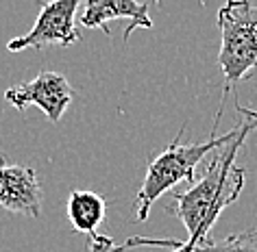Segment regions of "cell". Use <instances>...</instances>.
Segmentation results:
<instances>
[{"instance_id":"cell-7","label":"cell","mask_w":257,"mask_h":252,"mask_svg":"<svg viewBox=\"0 0 257 252\" xmlns=\"http://www.w3.org/2000/svg\"><path fill=\"white\" fill-rule=\"evenodd\" d=\"M149 9H151L149 3H133V0H89L85 9H83L79 22L87 29H102L105 35H111V29H109L107 22L128 18L131 24L124 31V42H128V37L136 29L140 27L153 29Z\"/></svg>"},{"instance_id":"cell-4","label":"cell","mask_w":257,"mask_h":252,"mask_svg":"<svg viewBox=\"0 0 257 252\" xmlns=\"http://www.w3.org/2000/svg\"><path fill=\"white\" fill-rule=\"evenodd\" d=\"M76 11L79 0H55V3H40V14L35 18V27L7 44L9 53H20L27 48L44 50L50 46L68 48L81 40L76 29Z\"/></svg>"},{"instance_id":"cell-8","label":"cell","mask_w":257,"mask_h":252,"mask_svg":"<svg viewBox=\"0 0 257 252\" xmlns=\"http://www.w3.org/2000/svg\"><path fill=\"white\" fill-rule=\"evenodd\" d=\"M105 198L96 191H83L74 189L68 198V219L76 232H85L92 237L105 219Z\"/></svg>"},{"instance_id":"cell-10","label":"cell","mask_w":257,"mask_h":252,"mask_svg":"<svg viewBox=\"0 0 257 252\" xmlns=\"http://www.w3.org/2000/svg\"><path fill=\"white\" fill-rule=\"evenodd\" d=\"M196 252H257V230L235 232L222 239H207L196 248Z\"/></svg>"},{"instance_id":"cell-1","label":"cell","mask_w":257,"mask_h":252,"mask_svg":"<svg viewBox=\"0 0 257 252\" xmlns=\"http://www.w3.org/2000/svg\"><path fill=\"white\" fill-rule=\"evenodd\" d=\"M235 109L237 122L233 139L218 148L203 176L196 178L185 191L172 193V202L168 204V213L181 219L188 230V241L194 245L207 241L218 215L240 198L246 183V170L235 163V157L248 133L257 131V111L242 107L240 102H235Z\"/></svg>"},{"instance_id":"cell-11","label":"cell","mask_w":257,"mask_h":252,"mask_svg":"<svg viewBox=\"0 0 257 252\" xmlns=\"http://www.w3.org/2000/svg\"><path fill=\"white\" fill-rule=\"evenodd\" d=\"M198 245H194L192 241H183L181 245H177V248H172L170 252H196Z\"/></svg>"},{"instance_id":"cell-3","label":"cell","mask_w":257,"mask_h":252,"mask_svg":"<svg viewBox=\"0 0 257 252\" xmlns=\"http://www.w3.org/2000/svg\"><path fill=\"white\" fill-rule=\"evenodd\" d=\"M216 22L220 29L218 63L224 74V102L231 89L257 68V7L246 0H229L218 9Z\"/></svg>"},{"instance_id":"cell-5","label":"cell","mask_w":257,"mask_h":252,"mask_svg":"<svg viewBox=\"0 0 257 252\" xmlns=\"http://www.w3.org/2000/svg\"><path fill=\"white\" fill-rule=\"evenodd\" d=\"M72 87H70L68 79L59 72H40L33 81L14 85L5 92V100L18 111H24L29 107H40L46 118L57 124L63 113L68 111L70 102H72Z\"/></svg>"},{"instance_id":"cell-6","label":"cell","mask_w":257,"mask_h":252,"mask_svg":"<svg viewBox=\"0 0 257 252\" xmlns=\"http://www.w3.org/2000/svg\"><path fill=\"white\" fill-rule=\"evenodd\" d=\"M42 183L33 167L0 165V206L29 217L42 215Z\"/></svg>"},{"instance_id":"cell-2","label":"cell","mask_w":257,"mask_h":252,"mask_svg":"<svg viewBox=\"0 0 257 252\" xmlns=\"http://www.w3.org/2000/svg\"><path fill=\"white\" fill-rule=\"evenodd\" d=\"M222 118V111H218L216 122H214V131H211L209 141H203V144H181L183 137V128L179 131L177 139L166 148L164 152L155 154L149 161V167H146L144 180L138 189V198H136V217L138 222H144L151 213V206L157 202V198H162L164 193H168L172 187L188 180L192 185L196 180V165L207 157L209 152H216L218 148H222L224 144H229L235 135V126L231 128L229 133L218 135V122Z\"/></svg>"},{"instance_id":"cell-9","label":"cell","mask_w":257,"mask_h":252,"mask_svg":"<svg viewBox=\"0 0 257 252\" xmlns=\"http://www.w3.org/2000/svg\"><path fill=\"white\" fill-rule=\"evenodd\" d=\"M92 241V252H126L131 248H140V245H151V248H177L181 245L183 241L179 239H155V237H142V235H136V237H128L124 243H115L109 235H94L89 237Z\"/></svg>"},{"instance_id":"cell-12","label":"cell","mask_w":257,"mask_h":252,"mask_svg":"<svg viewBox=\"0 0 257 252\" xmlns=\"http://www.w3.org/2000/svg\"><path fill=\"white\" fill-rule=\"evenodd\" d=\"M0 165H7V157H5V152H0Z\"/></svg>"}]
</instances>
